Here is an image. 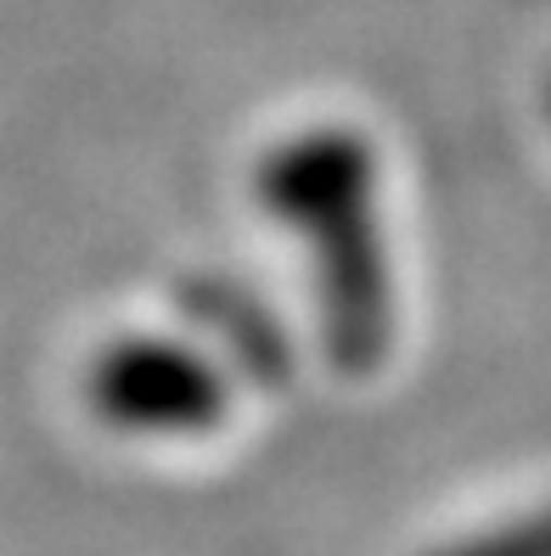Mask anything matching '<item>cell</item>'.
I'll return each mask as SVG.
<instances>
[]
</instances>
